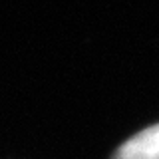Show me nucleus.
<instances>
[{
    "instance_id": "1",
    "label": "nucleus",
    "mask_w": 159,
    "mask_h": 159,
    "mask_svg": "<svg viewBox=\"0 0 159 159\" xmlns=\"http://www.w3.org/2000/svg\"><path fill=\"white\" fill-rule=\"evenodd\" d=\"M113 159H159V123L141 129L121 143Z\"/></svg>"
}]
</instances>
